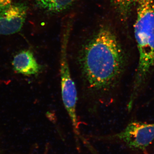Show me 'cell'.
Returning a JSON list of instances; mask_svg holds the SVG:
<instances>
[{
  "label": "cell",
  "mask_w": 154,
  "mask_h": 154,
  "mask_svg": "<svg viewBox=\"0 0 154 154\" xmlns=\"http://www.w3.org/2000/svg\"><path fill=\"white\" fill-rule=\"evenodd\" d=\"M74 57L86 94L99 102L115 87L126 63L117 37L107 27L99 29Z\"/></svg>",
  "instance_id": "obj_1"
},
{
  "label": "cell",
  "mask_w": 154,
  "mask_h": 154,
  "mask_svg": "<svg viewBox=\"0 0 154 154\" xmlns=\"http://www.w3.org/2000/svg\"><path fill=\"white\" fill-rule=\"evenodd\" d=\"M67 40L65 39L60 55V76L62 98L64 106L71 120L73 127L78 132L79 123L76 107L78 96L76 88L72 78L67 51Z\"/></svg>",
  "instance_id": "obj_3"
},
{
  "label": "cell",
  "mask_w": 154,
  "mask_h": 154,
  "mask_svg": "<svg viewBox=\"0 0 154 154\" xmlns=\"http://www.w3.org/2000/svg\"><path fill=\"white\" fill-rule=\"evenodd\" d=\"M28 7L22 2L13 3L0 11V35H10L21 30L26 20Z\"/></svg>",
  "instance_id": "obj_5"
},
{
  "label": "cell",
  "mask_w": 154,
  "mask_h": 154,
  "mask_svg": "<svg viewBox=\"0 0 154 154\" xmlns=\"http://www.w3.org/2000/svg\"><path fill=\"white\" fill-rule=\"evenodd\" d=\"M13 0H0V11L8 7L13 3Z\"/></svg>",
  "instance_id": "obj_9"
},
{
  "label": "cell",
  "mask_w": 154,
  "mask_h": 154,
  "mask_svg": "<svg viewBox=\"0 0 154 154\" xmlns=\"http://www.w3.org/2000/svg\"><path fill=\"white\" fill-rule=\"evenodd\" d=\"M12 63L15 72L24 75H36L41 71V66L30 50H23L17 53Z\"/></svg>",
  "instance_id": "obj_6"
},
{
  "label": "cell",
  "mask_w": 154,
  "mask_h": 154,
  "mask_svg": "<svg viewBox=\"0 0 154 154\" xmlns=\"http://www.w3.org/2000/svg\"><path fill=\"white\" fill-rule=\"evenodd\" d=\"M137 0H110L114 9L123 21L129 17L133 7L135 5Z\"/></svg>",
  "instance_id": "obj_8"
},
{
  "label": "cell",
  "mask_w": 154,
  "mask_h": 154,
  "mask_svg": "<svg viewBox=\"0 0 154 154\" xmlns=\"http://www.w3.org/2000/svg\"><path fill=\"white\" fill-rule=\"evenodd\" d=\"M114 137L131 148L144 149L154 140V123L133 122Z\"/></svg>",
  "instance_id": "obj_4"
},
{
  "label": "cell",
  "mask_w": 154,
  "mask_h": 154,
  "mask_svg": "<svg viewBox=\"0 0 154 154\" xmlns=\"http://www.w3.org/2000/svg\"><path fill=\"white\" fill-rule=\"evenodd\" d=\"M135 38L139 51L138 64L131 101H134L154 66V0H137Z\"/></svg>",
  "instance_id": "obj_2"
},
{
  "label": "cell",
  "mask_w": 154,
  "mask_h": 154,
  "mask_svg": "<svg viewBox=\"0 0 154 154\" xmlns=\"http://www.w3.org/2000/svg\"><path fill=\"white\" fill-rule=\"evenodd\" d=\"M39 8L51 12H59L71 5L75 0H36Z\"/></svg>",
  "instance_id": "obj_7"
}]
</instances>
